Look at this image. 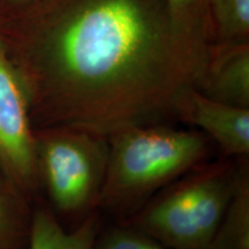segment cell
<instances>
[{
    "label": "cell",
    "mask_w": 249,
    "mask_h": 249,
    "mask_svg": "<svg viewBox=\"0 0 249 249\" xmlns=\"http://www.w3.org/2000/svg\"><path fill=\"white\" fill-rule=\"evenodd\" d=\"M158 0H66L26 50L31 121L111 135L178 117L209 59Z\"/></svg>",
    "instance_id": "1"
},
{
    "label": "cell",
    "mask_w": 249,
    "mask_h": 249,
    "mask_svg": "<svg viewBox=\"0 0 249 249\" xmlns=\"http://www.w3.org/2000/svg\"><path fill=\"white\" fill-rule=\"evenodd\" d=\"M110 154L99 204L124 213L200 166L209 155L207 136L166 124L132 126L108 135Z\"/></svg>",
    "instance_id": "2"
},
{
    "label": "cell",
    "mask_w": 249,
    "mask_h": 249,
    "mask_svg": "<svg viewBox=\"0 0 249 249\" xmlns=\"http://www.w3.org/2000/svg\"><path fill=\"white\" fill-rule=\"evenodd\" d=\"M238 164L203 163L161 188L127 225L167 249H210L236 181Z\"/></svg>",
    "instance_id": "3"
},
{
    "label": "cell",
    "mask_w": 249,
    "mask_h": 249,
    "mask_svg": "<svg viewBox=\"0 0 249 249\" xmlns=\"http://www.w3.org/2000/svg\"><path fill=\"white\" fill-rule=\"evenodd\" d=\"M38 181L58 213L79 216L99 204L107 177L108 136L73 127L35 132Z\"/></svg>",
    "instance_id": "4"
},
{
    "label": "cell",
    "mask_w": 249,
    "mask_h": 249,
    "mask_svg": "<svg viewBox=\"0 0 249 249\" xmlns=\"http://www.w3.org/2000/svg\"><path fill=\"white\" fill-rule=\"evenodd\" d=\"M0 172L21 192L38 186L35 130L20 71L0 46Z\"/></svg>",
    "instance_id": "5"
},
{
    "label": "cell",
    "mask_w": 249,
    "mask_h": 249,
    "mask_svg": "<svg viewBox=\"0 0 249 249\" xmlns=\"http://www.w3.org/2000/svg\"><path fill=\"white\" fill-rule=\"evenodd\" d=\"M178 118L209 135L226 157H248L249 108L213 101L194 89L183 101Z\"/></svg>",
    "instance_id": "6"
},
{
    "label": "cell",
    "mask_w": 249,
    "mask_h": 249,
    "mask_svg": "<svg viewBox=\"0 0 249 249\" xmlns=\"http://www.w3.org/2000/svg\"><path fill=\"white\" fill-rule=\"evenodd\" d=\"M197 90L213 101L249 108V48L232 43L209 55Z\"/></svg>",
    "instance_id": "7"
},
{
    "label": "cell",
    "mask_w": 249,
    "mask_h": 249,
    "mask_svg": "<svg viewBox=\"0 0 249 249\" xmlns=\"http://www.w3.org/2000/svg\"><path fill=\"white\" fill-rule=\"evenodd\" d=\"M98 233L99 217L95 211L70 232L51 213L39 209L31 219L29 249H91Z\"/></svg>",
    "instance_id": "8"
},
{
    "label": "cell",
    "mask_w": 249,
    "mask_h": 249,
    "mask_svg": "<svg viewBox=\"0 0 249 249\" xmlns=\"http://www.w3.org/2000/svg\"><path fill=\"white\" fill-rule=\"evenodd\" d=\"M236 181L210 249H249V166L241 158Z\"/></svg>",
    "instance_id": "9"
},
{
    "label": "cell",
    "mask_w": 249,
    "mask_h": 249,
    "mask_svg": "<svg viewBox=\"0 0 249 249\" xmlns=\"http://www.w3.org/2000/svg\"><path fill=\"white\" fill-rule=\"evenodd\" d=\"M21 191L0 172V249H20L26 234Z\"/></svg>",
    "instance_id": "10"
},
{
    "label": "cell",
    "mask_w": 249,
    "mask_h": 249,
    "mask_svg": "<svg viewBox=\"0 0 249 249\" xmlns=\"http://www.w3.org/2000/svg\"><path fill=\"white\" fill-rule=\"evenodd\" d=\"M218 33L227 44L245 43L249 33V0H208Z\"/></svg>",
    "instance_id": "11"
},
{
    "label": "cell",
    "mask_w": 249,
    "mask_h": 249,
    "mask_svg": "<svg viewBox=\"0 0 249 249\" xmlns=\"http://www.w3.org/2000/svg\"><path fill=\"white\" fill-rule=\"evenodd\" d=\"M91 249H167L154 238L134 227L117 226L99 233Z\"/></svg>",
    "instance_id": "12"
},
{
    "label": "cell",
    "mask_w": 249,
    "mask_h": 249,
    "mask_svg": "<svg viewBox=\"0 0 249 249\" xmlns=\"http://www.w3.org/2000/svg\"><path fill=\"white\" fill-rule=\"evenodd\" d=\"M164 2L171 18L180 30L195 38L205 40L201 30L193 27L188 21L196 0H164Z\"/></svg>",
    "instance_id": "13"
},
{
    "label": "cell",
    "mask_w": 249,
    "mask_h": 249,
    "mask_svg": "<svg viewBox=\"0 0 249 249\" xmlns=\"http://www.w3.org/2000/svg\"><path fill=\"white\" fill-rule=\"evenodd\" d=\"M15 2H22V1H26V0H13Z\"/></svg>",
    "instance_id": "14"
}]
</instances>
